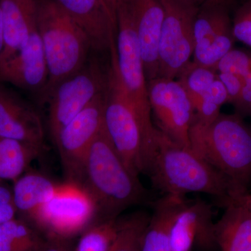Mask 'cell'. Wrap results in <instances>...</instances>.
<instances>
[{
  "label": "cell",
  "mask_w": 251,
  "mask_h": 251,
  "mask_svg": "<svg viewBox=\"0 0 251 251\" xmlns=\"http://www.w3.org/2000/svg\"><path fill=\"white\" fill-rule=\"evenodd\" d=\"M145 175L163 195L185 197L188 193H204L214 196L222 206L237 196L226 176L158 129Z\"/></svg>",
  "instance_id": "cell-1"
},
{
  "label": "cell",
  "mask_w": 251,
  "mask_h": 251,
  "mask_svg": "<svg viewBox=\"0 0 251 251\" xmlns=\"http://www.w3.org/2000/svg\"><path fill=\"white\" fill-rule=\"evenodd\" d=\"M139 176L127 166L103 125L87 153L82 183L97 204V221L119 217L130 206L153 204Z\"/></svg>",
  "instance_id": "cell-2"
},
{
  "label": "cell",
  "mask_w": 251,
  "mask_h": 251,
  "mask_svg": "<svg viewBox=\"0 0 251 251\" xmlns=\"http://www.w3.org/2000/svg\"><path fill=\"white\" fill-rule=\"evenodd\" d=\"M189 139L191 150L232 182L237 196L249 192L251 126L241 115L221 113L208 125L193 122Z\"/></svg>",
  "instance_id": "cell-3"
},
{
  "label": "cell",
  "mask_w": 251,
  "mask_h": 251,
  "mask_svg": "<svg viewBox=\"0 0 251 251\" xmlns=\"http://www.w3.org/2000/svg\"><path fill=\"white\" fill-rule=\"evenodd\" d=\"M110 52L104 126L127 166L138 175L145 174L157 128L153 122L138 113L126 94L117 66L115 42L112 43Z\"/></svg>",
  "instance_id": "cell-4"
},
{
  "label": "cell",
  "mask_w": 251,
  "mask_h": 251,
  "mask_svg": "<svg viewBox=\"0 0 251 251\" xmlns=\"http://www.w3.org/2000/svg\"><path fill=\"white\" fill-rule=\"evenodd\" d=\"M37 29L49 69V80L39 102L46 104L59 82L80 70L90 57L87 34L54 0H40Z\"/></svg>",
  "instance_id": "cell-5"
},
{
  "label": "cell",
  "mask_w": 251,
  "mask_h": 251,
  "mask_svg": "<svg viewBox=\"0 0 251 251\" xmlns=\"http://www.w3.org/2000/svg\"><path fill=\"white\" fill-rule=\"evenodd\" d=\"M28 221L48 240H69L97 222V204L82 185L66 181Z\"/></svg>",
  "instance_id": "cell-6"
},
{
  "label": "cell",
  "mask_w": 251,
  "mask_h": 251,
  "mask_svg": "<svg viewBox=\"0 0 251 251\" xmlns=\"http://www.w3.org/2000/svg\"><path fill=\"white\" fill-rule=\"evenodd\" d=\"M108 78V70L105 72L93 56L80 70L54 87L46 103L49 104V127L53 143L63 127L105 90Z\"/></svg>",
  "instance_id": "cell-7"
},
{
  "label": "cell",
  "mask_w": 251,
  "mask_h": 251,
  "mask_svg": "<svg viewBox=\"0 0 251 251\" xmlns=\"http://www.w3.org/2000/svg\"><path fill=\"white\" fill-rule=\"evenodd\" d=\"M116 17L117 66L124 90L138 113L145 120L153 122L131 0H119Z\"/></svg>",
  "instance_id": "cell-8"
},
{
  "label": "cell",
  "mask_w": 251,
  "mask_h": 251,
  "mask_svg": "<svg viewBox=\"0 0 251 251\" xmlns=\"http://www.w3.org/2000/svg\"><path fill=\"white\" fill-rule=\"evenodd\" d=\"M164 19L158 46V77L176 79L191 62L194 51L193 25L198 9L177 0H160Z\"/></svg>",
  "instance_id": "cell-9"
},
{
  "label": "cell",
  "mask_w": 251,
  "mask_h": 251,
  "mask_svg": "<svg viewBox=\"0 0 251 251\" xmlns=\"http://www.w3.org/2000/svg\"><path fill=\"white\" fill-rule=\"evenodd\" d=\"M105 91L64 126L54 140L67 181L82 185L87 153L104 125Z\"/></svg>",
  "instance_id": "cell-10"
},
{
  "label": "cell",
  "mask_w": 251,
  "mask_h": 251,
  "mask_svg": "<svg viewBox=\"0 0 251 251\" xmlns=\"http://www.w3.org/2000/svg\"><path fill=\"white\" fill-rule=\"evenodd\" d=\"M147 84L157 129L178 145L191 148L189 134L193 109L184 86L176 79L163 77H157Z\"/></svg>",
  "instance_id": "cell-11"
},
{
  "label": "cell",
  "mask_w": 251,
  "mask_h": 251,
  "mask_svg": "<svg viewBox=\"0 0 251 251\" xmlns=\"http://www.w3.org/2000/svg\"><path fill=\"white\" fill-rule=\"evenodd\" d=\"M227 8L204 6L198 9L193 25V62L216 69L220 61L233 49L232 23Z\"/></svg>",
  "instance_id": "cell-12"
},
{
  "label": "cell",
  "mask_w": 251,
  "mask_h": 251,
  "mask_svg": "<svg viewBox=\"0 0 251 251\" xmlns=\"http://www.w3.org/2000/svg\"><path fill=\"white\" fill-rule=\"evenodd\" d=\"M172 251H202L218 248L215 237L214 209L201 199L187 200L175 217L171 234Z\"/></svg>",
  "instance_id": "cell-13"
},
{
  "label": "cell",
  "mask_w": 251,
  "mask_h": 251,
  "mask_svg": "<svg viewBox=\"0 0 251 251\" xmlns=\"http://www.w3.org/2000/svg\"><path fill=\"white\" fill-rule=\"evenodd\" d=\"M49 80V69L38 29L17 54L0 64V82L30 92L39 100Z\"/></svg>",
  "instance_id": "cell-14"
},
{
  "label": "cell",
  "mask_w": 251,
  "mask_h": 251,
  "mask_svg": "<svg viewBox=\"0 0 251 251\" xmlns=\"http://www.w3.org/2000/svg\"><path fill=\"white\" fill-rule=\"evenodd\" d=\"M0 137L44 150V128L34 107L0 82Z\"/></svg>",
  "instance_id": "cell-15"
},
{
  "label": "cell",
  "mask_w": 251,
  "mask_h": 251,
  "mask_svg": "<svg viewBox=\"0 0 251 251\" xmlns=\"http://www.w3.org/2000/svg\"><path fill=\"white\" fill-rule=\"evenodd\" d=\"M87 34L92 49L110 51L117 17L105 0H54Z\"/></svg>",
  "instance_id": "cell-16"
},
{
  "label": "cell",
  "mask_w": 251,
  "mask_h": 251,
  "mask_svg": "<svg viewBox=\"0 0 251 251\" xmlns=\"http://www.w3.org/2000/svg\"><path fill=\"white\" fill-rule=\"evenodd\" d=\"M147 82L158 77V46L164 9L160 0H131Z\"/></svg>",
  "instance_id": "cell-17"
},
{
  "label": "cell",
  "mask_w": 251,
  "mask_h": 251,
  "mask_svg": "<svg viewBox=\"0 0 251 251\" xmlns=\"http://www.w3.org/2000/svg\"><path fill=\"white\" fill-rule=\"evenodd\" d=\"M39 1L0 0L5 37L4 52L0 64L17 54L37 29Z\"/></svg>",
  "instance_id": "cell-18"
},
{
  "label": "cell",
  "mask_w": 251,
  "mask_h": 251,
  "mask_svg": "<svg viewBox=\"0 0 251 251\" xmlns=\"http://www.w3.org/2000/svg\"><path fill=\"white\" fill-rule=\"evenodd\" d=\"M215 223V237L221 251H251V210L237 201H228Z\"/></svg>",
  "instance_id": "cell-19"
},
{
  "label": "cell",
  "mask_w": 251,
  "mask_h": 251,
  "mask_svg": "<svg viewBox=\"0 0 251 251\" xmlns=\"http://www.w3.org/2000/svg\"><path fill=\"white\" fill-rule=\"evenodd\" d=\"M185 198L163 195L153 202V212L144 232L141 251H172V228Z\"/></svg>",
  "instance_id": "cell-20"
},
{
  "label": "cell",
  "mask_w": 251,
  "mask_h": 251,
  "mask_svg": "<svg viewBox=\"0 0 251 251\" xmlns=\"http://www.w3.org/2000/svg\"><path fill=\"white\" fill-rule=\"evenodd\" d=\"M59 184L36 172L23 174L14 181L13 197L17 214L29 220L54 196Z\"/></svg>",
  "instance_id": "cell-21"
},
{
  "label": "cell",
  "mask_w": 251,
  "mask_h": 251,
  "mask_svg": "<svg viewBox=\"0 0 251 251\" xmlns=\"http://www.w3.org/2000/svg\"><path fill=\"white\" fill-rule=\"evenodd\" d=\"M41 152L23 142L0 137V180L16 181Z\"/></svg>",
  "instance_id": "cell-22"
},
{
  "label": "cell",
  "mask_w": 251,
  "mask_h": 251,
  "mask_svg": "<svg viewBox=\"0 0 251 251\" xmlns=\"http://www.w3.org/2000/svg\"><path fill=\"white\" fill-rule=\"evenodd\" d=\"M49 240L22 220L0 224V251H44Z\"/></svg>",
  "instance_id": "cell-23"
},
{
  "label": "cell",
  "mask_w": 251,
  "mask_h": 251,
  "mask_svg": "<svg viewBox=\"0 0 251 251\" xmlns=\"http://www.w3.org/2000/svg\"><path fill=\"white\" fill-rule=\"evenodd\" d=\"M120 219L97 221L82 233L74 251H109L118 234Z\"/></svg>",
  "instance_id": "cell-24"
},
{
  "label": "cell",
  "mask_w": 251,
  "mask_h": 251,
  "mask_svg": "<svg viewBox=\"0 0 251 251\" xmlns=\"http://www.w3.org/2000/svg\"><path fill=\"white\" fill-rule=\"evenodd\" d=\"M150 217L148 213L138 211L120 219L117 237L109 251H141Z\"/></svg>",
  "instance_id": "cell-25"
},
{
  "label": "cell",
  "mask_w": 251,
  "mask_h": 251,
  "mask_svg": "<svg viewBox=\"0 0 251 251\" xmlns=\"http://www.w3.org/2000/svg\"><path fill=\"white\" fill-rule=\"evenodd\" d=\"M217 77L216 69L198 65L191 61L180 73L177 80L184 86L192 103L205 94Z\"/></svg>",
  "instance_id": "cell-26"
},
{
  "label": "cell",
  "mask_w": 251,
  "mask_h": 251,
  "mask_svg": "<svg viewBox=\"0 0 251 251\" xmlns=\"http://www.w3.org/2000/svg\"><path fill=\"white\" fill-rule=\"evenodd\" d=\"M216 71L234 74L243 80L251 72V52L232 49L220 61Z\"/></svg>",
  "instance_id": "cell-27"
},
{
  "label": "cell",
  "mask_w": 251,
  "mask_h": 251,
  "mask_svg": "<svg viewBox=\"0 0 251 251\" xmlns=\"http://www.w3.org/2000/svg\"><path fill=\"white\" fill-rule=\"evenodd\" d=\"M232 31L234 39L251 47V0L236 13Z\"/></svg>",
  "instance_id": "cell-28"
},
{
  "label": "cell",
  "mask_w": 251,
  "mask_h": 251,
  "mask_svg": "<svg viewBox=\"0 0 251 251\" xmlns=\"http://www.w3.org/2000/svg\"><path fill=\"white\" fill-rule=\"evenodd\" d=\"M16 214L12 190L0 180V224L14 219Z\"/></svg>",
  "instance_id": "cell-29"
},
{
  "label": "cell",
  "mask_w": 251,
  "mask_h": 251,
  "mask_svg": "<svg viewBox=\"0 0 251 251\" xmlns=\"http://www.w3.org/2000/svg\"><path fill=\"white\" fill-rule=\"evenodd\" d=\"M218 76L224 83L228 96V102L237 106L242 97L244 82L240 77L229 73H218Z\"/></svg>",
  "instance_id": "cell-30"
},
{
  "label": "cell",
  "mask_w": 251,
  "mask_h": 251,
  "mask_svg": "<svg viewBox=\"0 0 251 251\" xmlns=\"http://www.w3.org/2000/svg\"><path fill=\"white\" fill-rule=\"evenodd\" d=\"M199 99L209 100L221 107L226 102H228L227 90H226L224 83L219 78V76L213 82L205 94H203L202 97H200L197 100L192 102V103L197 101Z\"/></svg>",
  "instance_id": "cell-31"
},
{
  "label": "cell",
  "mask_w": 251,
  "mask_h": 251,
  "mask_svg": "<svg viewBox=\"0 0 251 251\" xmlns=\"http://www.w3.org/2000/svg\"><path fill=\"white\" fill-rule=\"evenodd\" d=\"M243 90L242 97L237 106V114L250 115L251 112V72L243 79Z\"/></svg>",
  "instance_id": "cell-32"
},
{
  "label": "cell",
  "mask_w": 251,
  "mask_h": 251,
  "mask_svg": "<svg viewBox=\"0 0 251 251\" xmlns=\"http://www.w3.org/2000/svg\"><path fill=\"white\" fill-rule=\"evenodd\" d=\"M177 1L198 9L202 6H209V5L223 6L229 9V6H232L237 0H177Z\"/></svg>",
  "instance_id": "cell-33"
},
{
  "label": "cell",
  "mask_w": 251,
  "mask_h": 251,
  "mask_svg": "<svg viewBox=\"0 0 251 251\" xmlns=\"http://www.w3.org/2000/svg\"><path fill=\"white\" fill-rule=\"evenodd\" d=\"M68 240H49L44 251H74L68 244Z\"/></svg>",
  "instance_id": "cell-34"
},
{
  "label": "cell",
  "mask_w": 251,
  "mask_h": 251,
  "mask_svg": "<svg viewBox=\"0 0 251 251\" xmlns=\"http://www.w3.org/2000/svg\"><path fill=\"white\" fill-rule=\"evenodd\" d=\"M5 50V37L4 23H3L2 14L0 7V61L2 58Z\"/></svg>",
  "instance_id": "cell-35"
},
{
  "label": "cell",
  "mask_w": 251,
  "mask_h": 251,
  "mask_svg": "<svg viewBox=\"0 0 251 251\" xmlns=\"http://www.w3.org/2000/svg\"><path fill=\"white\" fill-rule=\"evenodd\" d=\"M231 200L237 201L238 202L242 203V204L247 206V207L251 210V193L249 192L246 193H244V194L238 196L237 197L232 198ZM231 200H229V201H231Z\"/></svg>",
  "instance_id": "cell-36"
},
{
  "label": "cell",
  "mask_w": 251,
  "mask_h": 251,
  "mask_svg": "<svg viewBox=\"0 0 251 251\" xmlns=\"http://www.w3.org/2000/svg\"><path fill=\"white\" fill-rule=\"evenodd\" d=\"M112 11L116 15V6L119 0H105Z\"/></svg>",
  "instance_id": "cell-37"
},
{
  "label": "cell",
  "mask_w": 251,
  "mask_h": 251,
  "mask_svg": "<svg viewBox=\"0 0 251 251\" xmlns=\"http://www.w3.org/2000/svg\"><path fill=\"white\" fill-rule=\"evenodd\" d=\"M250 115H251V114H250Z\"/></svg>",
  "instance_id": "cell-38"
}]
</instances>
